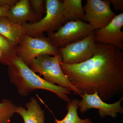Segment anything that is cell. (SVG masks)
<instances>
[{"mask_svg": "<svg viewBox=\"0 0 123 123\" xmlns=\"http://www.w3.org/2000/svg\"><path fill=\"white\" fill-rule=\"evenodd\" d=\"M95 45L89 59L75 64L62 62L61 67L81 96L97 92L103 101H108L123 91V54L112 45Z\"/></svg>", "mask_w": 123, "mask_h": 123, "instance_id": "obj_1", "label": "cell"}, {"mask_svg": "<svg viewBox=\"0 0 123 123\" xmlns=\"http://www.w3.org/2000/svg\"><path fill=\"white\" fill-rule=\"evenodd\" d=\"M10 82L17 89L20 95L26 96L37 89L45 90L53 92L63 101H70V90L48 82L37 75L22 60L15 55L8 64Z\"/></svg>", "mask_w": 123, "mask_h": 123, "instance_id": "obj_2", "label": "cell"}, {"mask_svg": "<svg viewBox=\"0 0 123 123\" xmlns=\"http://www.w3.org/2000/svg\"><path fill=\"white\" fill-rule=\"evenodd\" d=\"M62 62L60 54L52 56L43 55L32 60L28 66L34 72L39 73L43 76V79L53 85L57 84L81 97V93L70 83L62 69L60 65Z\"/></svg>", "mask_w": 123, "mask_h": 123, "instance_id": "obj_3", "label": "cell"}, {"mask_svg": "<svg viewBox=\"0 0 123 123\" xmlns=\"http://www.w3.org/2000/svg\"><path fill=\"white\" fill-rule=\"evenodd\" d=\"M45 4L46 14L44 17L36 22L22 25L26 34L34 37H40L44 32L48 34L56 31L65 24L62 1L46 0Z\"/></svg>", "mask_w": 123, "mask_h": 123, "instance_id": "obj_4", "label": "cell"}, {"mask_svg": "<svg viewBox=\"0 0 123 123\" xmlns=\"http://www.w3.org/2000/svg\"><path fill=\"white\" fill-rule=\"evenodd\" d=\"M94 29L84 21L68 22L56 31L48 33L47 38L52 45L59 49L84 39L90 35Z\"/></svg>", "mask_w": 123, "mask_h": 123, "instance_id": "obj_5", "label": "cell"}, {"mask_svg": "<svg viewBox=\"0 0 123 123\" xmlns=\"http://www.w3.org/2000/svg\"><path fill=\"white\" fill-rule=\"evenodd\" d=\"M59 54V49L53 46L44 35L34 37L25 34L17 47L16 55L29 65L32 60L41 55Z\"/></svg>", "mask_w": 123, "mask_h": 123, "instance_id": "obj_6", "label": "cell"}, {"mask_svg": "<svg viewBox=\"0 0 123 123\" xmlns=\"http://www.w3.org/2000/svg\"><path fill=\"white\" fill-rule=\"evenodd\" d=\"M95 44L93 31L84 39L59 48L62 62L75 64L89 59L94 55Z\"/></svg>", "mask_w": 123, "mask_h": 123, "instance_id": "obj_7", "label": "cell"}, {"mask_svg": "<svg viewBox=\"0 0 123 123\" xmlns=\"http://www.w3.org/2000/svg\"><path fill=\"white\" fill-rule=\"evenodd\" d=\"M83 9L84 21L90 24L94 30L102 29L115 17L109 0H87Z\"/></svg>", "mask_w": 123, "mask_h": 123, "instance_id": "obj_8", "label": "cell"}, {"mask_svg": "<svg viewBox=\"0 0 123 123\" xmlns=\"http://www.w3.org/2000/svg\"><path fill=\"white\" fill-rule=\"evenodd\" d=\"M81 97L82 99L79 101L78 104V109L81 113L87 112L90 109H96L98 110L99 115L102 118L109 116L112 118H116L118 114H123V107L121 105L123 97L112 104L106 103L97 92L92 94L84 93Z\"/></svg>", "mask_w": 123, "mask_h": 123, "instance_id": "obj_9", "label": "cell"}, {"mask_svg": "<svg viewBox=\"0 0 123 123\" xmlns=\"http://www.w3.org/2000/svg\"><path fill=\"white\" fill-rule=\"evenodd\" d=\"M123 13L115 17L106 26L94 30L95 41L97 43L112 45L119 50L123 49Z\"/></svg>", "mask_w": 123, "mask_h": 123, "instance_id": "obj_10", "label": "cell"}, {"mask_svg": "<svg viewBox=\"0 0 123 123\" xmlns=\"http://www.w3.org/2000/svg\"><path fill=\"white\" fill-rule=\"evenodd\" d=\"M6 17L14 24L22 25L29 22L37 21L31 7L29 0H20L11 6L7 11Z\"/></svg>", "mask_w": 123, "mask_h": 123, "instance_id": "obj_11", "label": "cell"}, {"mask_svg": "<svg viewBox=\"0 0 123 123\" xmlns=\"http://www.w3.org/2000/svg\"><path fill=\"white\" fill-rule=\"evenodd\" d=\"M25 106L27 109L21 106H17L15 111V113L22 117L24 123H44L45 111L34 97L26 104Z\"/></svg>", "mask_w": 123, "mask_h": 123, "instance_id": "obj_12", "label": "cell"}, {"mask_svg": "<svg viewBox=\"0 0 123 123\" xmlns=\"http://www.w3.org/2000/svg\"><path fill=\"white\" fill-rule=\"evenodd\" d=\"M25 34L22 25L11 22L6 16L0 17V34L12 45L17 47Z\"/></svg>", "mask_w": 123, "mask_h": 123, "instance_id": "obj_13", "label": "cell"}, {"mask_svg": "<svg viewBox=\"0 0 123 123\" xmlns=\"http://www.w3.org/2000/svg\"><path fill=\"white\" fill-rule=\"evenodd\" d=\"M62 4L65 23L72 21H84L85 13L82 0H64Z\"/></svg>", "mask_w": 123, "mask_h": 123, "instance_id": "obj_14", "label": "cell"}, {"mask_svg": "<svg viewBox=\"0 0 123 123\" xmlns=\"http://www.w3.org/2000/svg\"><path fill=\"white\" fill-rule=\"evenodd\" d=\"M79 100L73 99L68 102L66 108L68 112L66 115L62 119H55L56 123H94L90 119L81 118L78 115V110Z\"/></svg>", "mask_w": 123, "mask_h": 123, "instance_id": "obj_15", "label": "cell"}, {"mask_svg": "<svg viewBox=\"0 0 123 123\" xmlns=\"http://www.w3.org/2000/svg\"><path fill=\"white\" fill-rule=\"evenodd\" d=\"M17 106L9 99H3L0 102V123H9L15 113Z\"/></svg>", "mask_w": 123, "mask_h": 123, "instance_id": "obj_16", "label": "cell"}, {"mask_svg": "<svg viewBox=\"0 0 123 123\" xmlns=\"http://www.w3.org/2000/svg\"><path fill=\"white\" fill-rule=\"evenodd\" d=\"M17 46L11 44L6 39L0 34V50L10 59H12L16 55Z\"/></svg>", "mask_w": 123, "mask_h": 123, "instance_id": "obj_17", "label": "cell"}, {"mask_svg": "<svg viewBox=\"0 0 123 123\" xmlns=\"http://www.w3.org/2000/svg\"><path fill=\"white\" fill-rule=\"evenodd\" d=\"M30 4L38 21L42 18L43 14L45 12L44 3L45 1L43 0H30Z\"/></svg>", "mask_w": 123, "mask_h": 123, "instance_id": "obj_18", "label": "cell"}, {"mask_svg": "<svg viewBox=\"0 0 123 123\" xmlns=\"http://www.w3.org/2000/svg\"><path fill=\"white\" fill-rule=\"evenodd\" d=\"M110 3L113 5L115 10L119 11L123 9V0H109Z\"/></svg>", "mask_w": 123, "mask_h": 123, "instance_id": "obj_19", "label": "cell"}, {"mask_svg": "<svg viewBox=\"0 0 123 123\" xmlns=\"http://www.w3.org/2000/svg\"><path fill=\"white\" fill-rule=\"evenodd\" d=\"M18 1L17 0H0V7L6 5H9L11 7Z\"/></svg>", "mask_w": 123, "mask_h": 123, "instance_id": "obj_20", "label": "cell"}, {"mask_svg": "<svg viewBox=\"0 0 123 123\" xmlns=\"http://www.w3.org/2000/svg\"><path fill=\"white\" fill-rule=\"evenodd\" d=\"M11 7L9 5H6L0 7V17L6 16L7 11Z\"/></svg>", "mask_w": 123, "mask_h": 123, "instance_id": "obj_21", "label": "cell"}]
</instances>
